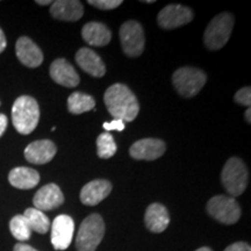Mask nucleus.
Here are the masks:
<instances>
[{
  "mask_svg": "<svg viewBox=\"0 0 251 251\" xmlns=\"http://www.w3.org/2000/svg\"><path fill=\"white\" fill-rule=\"evenodd\" d=\"M103 101L109 114L124 122L135 120L140 112L136 97L124 84L118 83L109 86L103 94Z\"/></svg>",
  "mask_w": 251,
  "mask_h": 251,
  "instance_id": "obj_1",
  "label": "nucleus"
},
{
  "mask_svg": "<svg viewBox=\"0 0 251 251\" xmlns=\"http://www.w3.org/2000/svg\"><path fill=\"white\" fill-rule=\"evenodd\" d=\"M40 120L39 103L29 96H21L12 107V121L19 133L28 135L36 128Z\"/></svg>",
  "mask_w": 251,
  "mask_h": 251,
  "instance_id": "obj_2",
  "label": "nucleus"
},
{
  "mask_svg": "<svg viewBox=\"0 0 251 251\" xmlns=\"http://www.w3.org/2000/svg\"><path fill=\"white\" fill-rule=\"evenodd\" d=\"M248 180H249V172L242 159L238 157L229 158L222 169L221 181L231 198L241 196L246 191Z\"/></svg>",
  "mask_w": 251,
  "mask_h": 251,
  "instance_id": "obj_3",
  "label": "nucleus"
},
{
  "mask_svg": "<svg viewBox=\"0 0 251 251\" xmlns=\"http://www.w3.org/2000/svg\"><path fill=\"white\" fill-rule=\"evenodd\" d=\"M235 19L233 14L228 12L216 15L208 24L203 34V42L206 48L215 51L225 47L231 35Z\"/></svg>",
  "mask_w": 251,
  "mask_h": 251,
  "instance_id": "obj_4",
  "label": "nucleus"
},
{
  "mask_svg": "<svg viewBox=\"0 0 251 251\" xmlns=\"http://www.w3.org/2000/svg\"><path fill=\"white\" fill-rule=\"evenodd\" d=\"M105 235V222L99 214H91L81 222L76 237L77 251H96Z\"/></svg>",
  "mask_w": 251,
  "mask_h": 251,
  "instance_id": "obj_5",
  "label": "nucleus"
},
{
  "mask_svg": "<svg viewBox=\"0 0 251 251\" xmlns=\"http://www.w3.org/2000/svg\"><path fill=\"white\" fill-rule=\"evenodd\" d=\"M207 81V76L202 70L192 67L178 69L172 76V83L177 92L184 98H192L201 91Z\"/></svg>",
  "mask_w": 251,
  "mask_h": 251,
  "instance_id": "obj_6",
  "label": "nucleus"
},
{
  "mask_svg": "<svg viewBox=\"0 0 251 251\" xmlns=\"http://www.w3.org/2000/svg\"><path fill=\"white\" fill-rule=\"evenodd\" d=\"M207 213L216 221L225 225H234L241 218V208L234 198L215 196L207 202Z\"/></svg>",
  "mask_w": 251,
  "mask_h": 251,
  "instance_id": "obj_7",
  "label": "nucleus"
},
{
  "mask_svg": "<svg viewBox=\"0 0 251 251\" xmlns=\"http://www.w3.org/2000/svg\"><path fill=\"white\" fill-rule=\"evenodd\" d=\"M122 50L129 57H139L144 49V31L140 23L126 21L120 28Z\"/></svg>",
  "mask_w": 251,
  "mask_h": 251,
  "instance_id": "obj_8",
  "label": "nucleus"
},
{
  "mask_svg": "<svg viewBox=\"0 0 251 251\" xmlns=\"http://www.w3.org/2000/svg\"><path fill=\"white\" fill-rule=\"evenodd\" d=\"M193 20V11L183 5L171 4L159 12L157 21L163 29H175L185 26Z\"/></svg>",
  "mask_w": 251,
  "mask_h": 251,
  "instance_id": "obj_9",
  "label": "nucleus"
},
{
  "mask_svg": "<svg viewBox=\"0 0 251 251\" xmlns=\"http://www.w3.org/2000/svg\"><path fill=\"white\" fill-rule=\"evenodd\" d=\"M75 231V222L69 215L56 216L51 225V244L56 250H65L70 247Z\"/></svg>",
  "mask_w": 251,
  "mask_h": 251,
  "instance_id": "obj_10",
  "label": "nucleus"
},
{
  "mask_svg": "<svg viewBox=\"0 0 251 251\" xmlns=\"http://www.w3.org/2000/svg\"><path fill=\"white\" fill-rule=\"evenodd\" d=\"M165 152V143L158 139H142L130 147L129 153L137 161H155Z\"/></svg>",
  "mask_w": 251,
  "mask_h": 251,
  "instance_id": "obj_11",
  "label": "nucleus"
},
{
  "mask_svg": "<svg viewBox=\"0 0 251 251\" xmlns=\"http://www.w3.org/2000/svg\"><path fill=\"white\" fill-rule=\"evenodd\" d=\"M64 202V196H63L61 188L56 184H47L41 187L34 196L33 203L36 209L43 211H52L58 208Z\"/></svg>",
  "mask_w": 251,
  "mask_h": 251,
  "instance_id": "obj_12",
  "label": "nucleus"
},
{
  "mask_svg": "<svg viewBox=\"0 0 251 251\" xmlns=\"http://www.w3.org/2000/svg\"><path fill=\"white\" fill-rule=\"evenodd\" d=\"M50 77L55 83L65 87H76L79 84V76L67 59H55L50 65Z\"/></svg>",
  "mask_w": 251,
  "mask_h": 251,
  "instance_id": "obj_13",
  "label": "nucleus"
},
{
  "mask_svg": "<svg viewBox=\"0 0 251 251\" xmlns=\"http://www.w3.org/2000/svg\"><path fill=\"white\" fill-rule=\"evenodd\" d=\"M57 151L55 143L50 140H39L28 144L25 149V157L33 164H46L54 158Z\"/></svg>",
  "mask_w": 251,
  "mask_h": 251,
  "instance_id": "obj_14",
  "label": "nucleus"
},
{
  "mask_svg": "<svg viewBox=\"0 0 251 251\" xmlns=\"http://www.w3.org/2000/svg\"><path fill=\"white\" fill-rule=\"evenodd\" d=\"M15 51L19 61L28 68H37L42 64L43 54L29 37L23 36L17 41Z\"/></svg>",
  "mask_w": 251,
  "mask_h": 251,
  "instance_id": "obj_15",
  "label": "nucleus"
},
{
  "mask_svg": "<svg viewBox=\"0 0 251 251\" xmlns=\"http://www.w3.org/2000/svg\"><path fill=\"white\" fill-rule=\"evenodd\" d=\"M50 14L57 20L75 23L83 17L84 7L78 0H57L52 1Z\"/></svg>",
  "mask_w": 251,
  "mask_h": 251,
  "instance_id": "obj_16",
  "label": "nucleus"
},
{
  "mask_svg": "<svg viewBox=\"0 0 251 251\" xmlns=\"http://www.w3.org/2000/svg\"><path fill=\"white\" fill-rule=\"evenodd\" d=\"M112 184L105 179H96L87 183L80 191V200L86 206H96L109 196Z\"/></svg>",
  "mask_w": 251,
  "mask_h": 251,
  "instance_id": "obj_17",
  "label": "nucleus"
},
{
  "mask_svg": "<svg viewBox=\"0 0 251 251\" xmlns=\"http://www.w3.org/2000/svg\"><path fill=\"white\" fill-rule=\"evenodd\" d=\"M76 62L81 70L92 77L100 78L106 74V67L98 54L89 48H81L76 54Z\"/></svg>",
  "mask_w": 251,
  "mask_h": 251,
  "instance_id": "obj_18",
  "label": "nucleus"
},
{
  "mask_svg": "<svg viewBox=\"0 0 251 251\" xmlns=\"http://www.w3.org/2000/svg\"><path fill=\"white\" fill-rule=\"evenodd\" d=\"M144 222L147 228L152 233H162L168 228L170 224V215L165 206L161 203H151L147 208L146 215H144Z\"/></svg>",
  "mask_w": 251,
  "mask_h": 251,
  "instance_id": "obj_19",
  "label": "nucleus"
},
{
  "mask_svg": "<svg viewBox=\"0 0 251 251\" xmlns=\"http://www.w3.org/2000/svg\"><path fill=\"white\" fill-rule=\"evenodd\" d=\"M8 181L19 190H30L40 183V174L34 169L19 166L9 172Z\"/></svg>",
  "mask_w": 251,
  "mask_h": 251,
  "instance_id": "obj_20",
  "label": "nucleus"
},
{
  "mask_svg": "<svg viewBox=\"0 0 251 251\" xmlns=\"http://www.w3.org/2000/svg\"><path fill=\"white\" fill-rule=\"evenodd\" d=\"M81 36L84 41L93 47L107 46L111 42L112 33L107 26L101 23H89L81 29Z\"/></svg>",
  "mask_w": 251,
  "mask_h": 251,
  "instance_id": "obj_21",
  "label": "nucleus"
},
{
  "mask_svg": "<svg viewBox=\"0 0 251 251\" xmlns=\"http://www.w3.org/2000/svg\"><path fill=\"white\" fill-rule=\"evenodd\" d=\"M96 106V100L89 94L83 92H74L68 98V111L71 114H83L92 111Z\"/></svg>",
  "mask_w": 251,
  "mask_h": 251,
  "instance_id": "obj_22",
  "label": "nucleus"
},
{
  "mask_svg": "<svg viewBox=\"0 0 251 251\" xmlns=\"http://www.w3.org/2000/svg\"><path fill=\"white\" fill-rule=\"evenodd\" d=\"M24 216L27 220L31 230L39 234L48 233L50 229V221L45 213L36 208H27L24 213Z\"/></svg>",
  "mask_w": 251,
  "mask_h": 251,
  "instance_id": "obj_23",
  "label": "nucleus"
},
{
  "mask_svg": "<svg viewBox=\"0 0 251 251\" xmlns=\"http://www.w3.org/2000/svg\"><path fill=\"white\" fill-rule=\"evenodd\" d=\"M9 230L18 241H27L30 238L31 229L24 215H15L9 222Z\"/></svg>",
  "mask_w": 251,
  "mask_h": 251,
  "instance_id": "obj_24",
  "label": "nucleus"
},
{
  "mask_svg": "<svg viewBox=\"0 0 251 251\" xmlns=\"http://www.w3.org/2000/svg\"><path fill=\"white\" fill-rule=\"evenodd\" d=\"M97 149H98V156L100 158L107 159L115 155L118 147L111 134L102 133L97 139Z\"/></svg>",
  "mask_w": 251,
  "mask_h": 251,
  "instance_id": "obj_25",
  "label": "nucleus"
},
{
  "mask_svg": "<svg viewBox=\"0 0 251 251\" xmlns=\"http://www.w3.org/2000/svg\"><path fill=\"white\" fill-rule=\"evenodd\" d=\"M89 4L102 11H109L119 7L122 4V0H89Z\"/></svg>",
  "mask_w": 251,
  "mask_h": 251,
  "instance_id": "obj_26",
  "label": "nucleus"
},
{
  "mask_svg": "<svg viewBox=\"0 0 251 251\" xmlns=\"http://www.w3.org/2000/svg\"><path fill=\"white\" fill-rule=\"evenodd\" d=\"M235 102L240 103V105L247 106V107H250L251 103V90L249 86L243 87L240 91H237L236 94L234 97Z\"/></svg>",
  "mask_w": 251,
  "mask_h": 251,
  "instance_id": "obj_27",
  "label": "nucleus"
},
{
  "mask_svg": "<svg viewBox=\"0 0 251 251\" xmlns=\"http://www.w3.org/2000/svg\"><path fill=\"white\" fill-rule=\"evenodd\" d=\"M103 129L106 131H111V130H118V131H122L125 129V122L122 120H119V119H114V120L111 122H105L102 125Z\"/></svg>",
  "mask_w": 251,
  "mask_h": 251,
  "instance_id": "obj_28",
  "label": "nucleus"
},
{
  "mask_svg": "<svg viewBox=\"0 0 251 251\" xmlns=\"http://www.w3.org/2000/svg\"><path fill=\"white\" fill-rule=\"evenodd\" d=\"M225 251H251V248L246 242H236L226 248Z\"/></svg>",
  "mask_w": 251,
  "mask_h": 251,
  "instance_id": "obj_29",
  "label": "nucleus"
},
{
  "mask_svg": "<svg viewBox=\"0 0 251 251\" xmlns=\"http://www.w3.org/2000/svg\"><path fill=\"white\" fill-rule=\"evenodd\" d=\"M7 117L5 114H0V137L2 136V134L5 133L6 128H7Z\"/></svg>",
  "mask_w": 251,
  "mask_h": 251,
  "instance_id": "obj_30",
  "label": "nucleus"
},
{
  "mask_svg": "<svg viewBox=\"0 0 251 251\" xmlns=\"http://www.w3.org/2000/svg\"><path fill=\"white\" fill-rule=\"evenodd\" d=\"M13 251H37V250L34 249L33 247L28 246V244L18 243V244H15Z\"/></svg>",
  "mask_w": 251,
  "mask_h": 251,
  "instance_id": "obj_31",
  "label": "nucleus"
},
{
  "mask_svg": "<svg viewBox=\"0 0 251 251\" xmlns=\"http://www.w3.org/2000/svg\"><path fill=\"white\" fill-rule=\"evenodd\" d=\"M6 46H7V42H6V37L4 31H2L1 28H0V54L4 51Z\"/></svg>",
  "mask_w": 251,
  "mask_h": 251,
  "instance_id": "obj_32",
  "label": "nucleus"
},
{
  "mask_svg": "<svg viewBox=\"0 0 251 251\" xmlns=\"http://www.w3.org/2000/svg\"><path fill=\"white\" fill-rule=\"evenodd\" d=\"M36 4L41 5V6H47V5H51L52 1H50V0H46V1H42V0H36Z\"/></svg>",
  "mask_w": 251,
  "mask_h": 251,
  "instance_id": "obj_33",
  "label": "nucleus"
},
{
  "mask_svg": "<svg viewBox=\"0 0 251 251\" xmlns=\"http://www.w3.org/2000/svg\"><path fill=\"white\" fill-rule=\"evenodd\" d=\"M244 115H246V120H247L248 124H250V122H251V118H250L251 117V109L248 108L246 114H244Z\"/></svg>",
  "mask_w": 251,
  "mask_h": 251,
  "instance_id": "obj_34",
  "label": "nucleus"
},
{
  "mask_svg": "<svg viewBox=\"0 0 251 251\" xmlns=\"http://www.w3.org/2000/svg\"><path fill=\"white\" fill-rule=\"evenodd\" d=\"M196 251H212V250L209 249V248H207V247H202V248H200V249H198Z\"/></svg>",
  "mask_w": 251,
  "mask_h": 251,
  "instance_id": "obj_35",
  "label": "nucleus"
}]
</instances>
